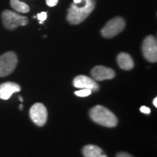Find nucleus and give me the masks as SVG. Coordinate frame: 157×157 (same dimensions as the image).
I'll use <instances>...</instances> for the list:
<instances>
[{
    "label": "nucleus",
    "instance_id": "ddd939ff",
    "mask_svg": "<svg viewBox=\"0 0 157 157\" xmlns=\"http://www.w3.org/2000/svg\"><path fill=\"white\" fill-rule=\"evenodd\" d=\"M10 5L12 8L21 13H27L30 11L29 6L19 0H10Z\"/></svg>",
    "mask_w": 157,
    "mask_h": 157
},
{
    "label": "nucleus",
    "instance_id": "423d86ee",
    "mask_svg": "<svg viewBox=\"0 0 157 157\" xmlns=\"http://www.w3.org/2000/svg\"><path fill=\"white\" fill-rule=\"evenodd\" d=\"M142 51L144 58L151 63L157 61V42L156 37L151 35L146 36L142 44Z\"/></svg>",
    "mask_w": 157,
    "mask_h": 157
},
{
    "label": "nucleus",
    "instance_id": "4be33fe9",
    "mask_svg": "<svg viewBox=\"0 0 157 157\" xmlns=\"http://www.w3.org/2000/svg\"><path fill=\"white\" fill-rule=\"evenodd\" d=\"M20 109L21 110L23 109V105H20Z\"/></svg>",
    "mask_w": 157,
    "mask_h": 157
},
{
    "label": "nucleus",
    "instance_id": "aec40b11",
    "mask_svg": "<svg viewBox=\"0 0 157 157\" xmlns=\"http://www.w3.org/2000/svg\"><path fill=\"white\" fill-rule=\"evenodd\" d=\"M153 103H154V105H155V107H157V98H154V102H153Z\"/></svg>",
    "mask_w": 157,
    "mask_h": 157
},
{
    "label": "nucleus",
    "instance_id": "9b49d317",
    "mask_svg": "<svg viewBox=\"0 0 157 157\" xmlns=\"http://www.w3.org/2000/svg\"><path fill=\"white\" fill-rule=\"evenodd\" d=\"M117 63L121 69L129 71L135 66L132 57L126 52H121L117 56Z\"/></svg>",
    "mask_w": 157,
    "mask_h": 157
},
{
    "label": "nucleus",
    "instance_id": "2eb2a0df",
    "mask_svg": "<svg viewBox=\"0 0 157 157\" xmlns=\"http://www.w3.org/2000/svg\"><path fill=\"white\" fill-rule=\"evenodd\" d=\"M36 17L39 21L44 22L45 20L47 19V17H48V13H47L46 12H42V13H38L36 15Z\"/></svg>",
    "mask_w": 157,
    "mask_h": 157
},
{
    "label": "nucleus",
    "instance_id": "f03ea898",
    "mask_svg": "<svg viewBox=\"0 0 157 157\" xmlns=\"http://www.w3.org/2000/svg\"><path fill=\"white\" fill-rule=\"evenodd\" d=\"M90 116L98 124L107 127L117 126L118 119L114 113L102 105H96L90 110Z\"/></svg>",
    "mask_w": 157,
    "mask_h": 157
},
{
    "label": "nucleus",
    "instance_id": "39448f33",
    "mask_svg": "<svg viewBox=\"0 0 157 157\" xmlns=\"http://www.w3.org/2000/svg\"><path fill=\"white\" fill-rule=\"evenodd\" d=\"M125 28V21L121 17H116L109 21L101 29L102 36L105 38H113Z\"/></svg>",
    "mask_w": 157,
    "mask_h": 157
},
{
    "label": "nucleus",
    "instance_id": "6e6552de",
    "mask_svg": "<svg viewBox=\"0 0 157 157\" xmlns=\"http://www.w3.org/2000/svg\"><path fill=\"white\" fill-rule=\"evenodd\" d=\"M74 87L78 89H88L91 91H98L99 85L95 80L87 76H78L74 80Z\"/></svg>",
    "mask_w": 157,
    "mask_h": 157
},
{
    "label": "nucleus",
    "instance_id": "f257e3e1",
    "mask_svg": "<svg viewBox=\"0 0 157 157\" xmlns=\"http://www.w3.org/2000/svg\"><path fill=\"white\" fill-rule=\"evenodd\" d=\"M84 5L79 7L74 2L68 10L67 21L72 25H78L83 22L95 9L96 0H83Z\"/></svg>",
    "mask_w": 157,
    "mask_h": 157
},
{
    "label": "nucleus",
    "instance_id": "f8f14e48",
    "mask_svg": "<svg viewBox=\"0 0 157 157\" xmlns=\"http://www.w3.org/2000/svg\"><path fill=\"white\" fill-rule=\"evenodd\" d=\"M82 152L84 157H107L101 148L94 145L84 146Z\"/></svg>",
    "mask_w": 157,
    "mask_h": 157
},
{
    "label": "nucleus",
    "instance_id": "6ab92c4d",
    "mask_svg": "<svg viewBox=\"0 0 157 157\" xmlns=\"http://www.w3.org/2000/svg\"><path fill=\"white\" fill-rule=\"evenodd\" d=\"M82 2V0H74V3L76 5H79Z\"/></svg>",
    "mask_w": 157,
    "mask_h": 157
},
{
    "label": "nucleus",
    "instance_id": "f3484780",
    "mask_svg": "<svg viewBox=\"0 0 157 157\" xmlns=\"http://www.w3.org/2000/svg\"><path fill=\"white\" fill-rule=\"evenodd\" d=\"M140 111L145 114H149L151 113V109L145 106V105H143V106L140 107Z\"/></svg>",
    "mask_w": 157,
    "mask_h": 157
},
{
    "label": "nucleus",
    "instance_id": "1a4fd4ad",
    "mask_svg": "<svg viewBox=\"0 0 157 157\" xmlns=\"http://www.w3.org/2000/svg\"><path fill=\"white\" fill-rule=\"evenodd\" d=\"M91 75L94 79L97 81H103L106 79H112L114 78L115 72L110 68L103 66H98L92 70Z\"/></svg>",
    "mask_w": 157,
    "mask_h": 157
},
{
    "label": "nucleus",
    "instance_id": "4468645a",
    "mask_svg": "<svg viewBox=\"0 0 157 157\" xmlns=\"http://www.w3.org/2000/svg\"><path fill=\"white\" fill-rule=\"evenodd\" d=\"M92 93V91L88 89H81L80 90L75 92V95L78 97H87Z\"/></svg>",
    "mask_w": 157,
    "mask_h": 157
},
{
    "label": "nucleus",
    "instance_id": "7ed1b4c3",
    "mask_svg": "<svg viewBox=\"0 0 157 157\" xmlns=\"http://www.w3.org/2000/svg\"><path fill=\"white\" fill-rule=\"evenodd\" d=\"M2 17L4 25L9 30H13L18 26H24L29 23V20L26 17L8 10L3 11Z\"/></svg>",
    "mask_w": 157,
    "mask_h": 157
},
{
    "label": "nucleus",
    "instance_id": "20e7f679",
    "mask_svg": "<svg viewBox=\"0 0 157 157\" xmlns=\"http://www.w3.org/2000/svg\"><path fill=\"white\" fill-rule=\"evenodd\" d=\"M17 63V55L7 52L0 56V77H5L13 73Z\"/></svg>",
    "mask_w": 157,
    "mask_h": 157
},
{
    "label": "nucleus",
    "instance_id": "412c9836",
    "mask_svg": "<svg viewBox=\"0 0 157 157\" xmlns=\"http://www.w3.org/2000/svg\"><path fill=\"white\" fill-rule=\"evenodd\" d=\"M19 99H20V101H21V102H23V98H22V97H21V96H20Z\"/></svg>",
    "mask_w": 157,
    "mask_h": 157
},
{
    "label": "nucleus",
    "instance_id": "dca6fc26",
    "mask_svg": "<svg viewBox=\"0 0 157 157\" xmlns=\"http://www.w3.org/2000/svg\"><path fill=\"white\" fill-rule=\"evenodd\" d=\"M58 2V0H46V3L49 7H54Z\"/></svg>",
    "mask_w": 157,
    "mask_h": 157
},
{
    "label": "nucleus",
    "instance_id": "0eeeda50",
    "mask_svg": "<svg viewBox=\"0 0 157 157\" xmlns=\"http://www.w3.org/2000/svg\"><path fill=\"white\" fill-rule=\"evenodd\" d=\"M30 117L38 126H43L48 120V111L42 103H37L31 106L30 109Z\"/></svg>",
    "mask_w": 157,
    "mask_h": 157
},
{
    "label": "nucleus",
    "instance_id": "a211bd4d",
    "mask_svg": "<svg viewBox=\"0 0 157 157\" xmlns=\"http://www.w3.org/2000/svg\"><path fill=\"white\" fill-rule=\"evenodd\" d=\"M117 157H133V156H131L130 154H127V153L121 152V153H119V154L117 155Z\"/></svg>",
    "mask_w": 157,
    "mask_h": 157
},
{
    "label": "nucleus",
    "instance_id": "9d476101",
    "mask_svg": "<svg viewBox=\"0 0 157 157\" xmlns=\"http://www.w3.org/2000/svg\"><path fill=\"white\" fill-rule=\"evenodd\" d=\"M21 91L19 84L15 82H5L0 85V98L2 100H8L15 93Z\"/></svg>",
    "mask_w": 157,
    "mask_h": 157
}]
</instances>
